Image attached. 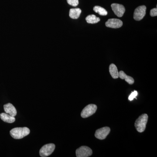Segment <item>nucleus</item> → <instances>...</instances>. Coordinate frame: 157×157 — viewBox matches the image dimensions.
Instances as JSON below:
<instances>
[{
    "mask_svg": "<svg viewBox=\"0 0 157 157\" xmlns=\"http://www.w3.org/2000/svg\"><path fill=\"white\" fill-rule=\"evenodd\" d=\"M55 147V145L53 144H48L44 145L39 151L40 156L45 157L50 155L53 153Z\"/></svg>",
    "mask_w": 157,
    "mask_h": 157,
    "instance_id": "obj_4",
    "label": "nucleus"
},
{
    "mask_svg": "<svg viewBox=\"0 0 157 157\" xmlns=\"http://www.w3.org/2000/svg\"><path fill=\"white\" fill-rule=\"evenodd\" d=\"M4 109L6 113L11 116L15 117L17 115V110L16 108L11 103H8L4 105Z\"/></svg>",
    "mask_w": 157,
    "mask_h": 157,
    "instance_id": "obj_10",
    "label": "nucleus"
},
{
    "mask_svg": "<svg viewBox=\"0 0 157 157\" xmlns=\"http://www.w3.org/2000/svg\"><path fill=\"white\" fill-rule=\"evenodd\" d=\"M106 27L113 29H118L121 27L123 22L121 20L116 18H111L107 20L105 23Z\"/></svg>",
    "mask_w": 157,
    "mask_h": 157,
    "instance_id": "obj_9",
    "label": "nucleus"
},
{
    "mask_svg": "<svg viewBox=\"0 0 157 157\" xmlns=\"http://www.w3.org/2000/svg\"><path fill=\"white\" fill-rule=\"evenodd\" d=\"M30 131L27 127L16 128L10 131V135L15 139H22L30 134Z\"/></svg>",
    "mask_w": 157,
    "mask_h": 157,
    "instance_id": "obj_1",
    "label": "nucleus"
},
{
    "mask_svg": "<svg viewBox=\"0 0 157 157\" xmlns=\"http://www.w3.org/2000/svg\"><path fill=\"white\" fill-rule=\"evenodd\" d=\"M146 7L144 6H139L134 11V18L136 21L141 20L146 14Z\"/></svg>",
    "mask_w": 157,
    "mask_h": 157,
    "instance_id": "obj_6",
    "label": "nucleus"
},
{
    "mask_svg": "<svg viewBox=\"0 0 157 157\" xmlns=\"http://www.w3.org/2000/svg\"><path fill=\"white\" fill-rule=\"evenodd\" d=\"M86 20L88 23L96 24L100 21V18L94 14H91L86 17Z\"/></svg>",
    "mask_w": 157,
    "mask_h": 157,
    "instance_id": "obj_15",
    "label": "nucleus"
},
{
    "mask_svg": "<svg viewBox=\"0 0 157 157\" xmlns=\"http://www.w3.org/2000/svg\"><path fill=\"white\" fill-rule=\"evenodd\" d=\"M109 72L110 75L113 78H117L119 77V72L117 68L114 64H111L109 67Z\"/></svg>",
    "mask_w": 157,
    "mask_h": 157,
    "instance_id": "obj_14",
    "label": "nucleus"
},
{
    "mask_svg": "<svg viewBox=\"0 0 157 157\" xmlns=\"http://www.w3.org/2000/svg\"><path fill=\"white\" fill-rule=\"evenodd\" d=\"M81 10L79 8L71 9L70 11V17L72 19H77L81 13Z\"/></svg>",
    "mask_w": 157,
    "mask_h": 157,
    "instance_id": "obj_13",
    "label": "nucleus"
},
{
    "mask_svg": "<svg viewBox=\"0 0 157 157\" xmlns=\"http://www.w3.org/2000/svg\"><path fill=\"white\" fill-rule=\"evenodd\" d=\"M148 117V115L146 113H144L140 115L136 120L135 125L137 132L141 133L145 131Z\"/></svg>",
    "mask_w": 157,
    "mask_h": 157,
    "instance_id": "obj_2",
    "label": "nucleus"
},
{
    "mask_svg": "<svg viewBox=\"0 0 157 157\" xmlns=\"http://www.w3.org/2000/svg\"><path fill=\"white\" fill-rule=\"evenodd\" d=\"M119 77L121 79H125V80L129 84H133L135 82L134 78L131 76L127 75L123 71H120L119 72Z\"/></svg>",
    "mask_w": 157,
    "mask_h": 157,
    "instance_id": "obj_12",
    "label": "nucleus"
},
{
    "mask_svg": "<svg viewBox=\"0 0 157 157\" xmlns=\"http://www.w3.org/2000/svg\"><path fill=\"white\" fill-rule=\"evenodd\" d=\"M0 118L3 121L8 123H13L15 121V117H14L11 116L8 113H2L0 114Z\"/></svg>",
    "mask_w": 157,
    "mask_h": 157,
    "instance_id": "obj_11",
    "label": "nucleus"
},
{
    "mask_svg": "<svg viewBox=\"0 0 157 157\" xmlns=\"http://www.w3.org/2000/svg\"><path fill=\"white\" fill-rule=\"evenodd\" d=\"M110 128L108 127H103L96 131L95 136L100 140H104L110 133Z\"/></svg>",
    "mask_w": 157,
    "mask_h": 157,
    "instance_id": "obj_7",
    "label": "nucleus"
},
{
    "mask_svg": "<svg viewBox=\"0 0 157 157\" xmlns=\"http://www.w3.org/2000/svg\"><path fill=\"white\" fill-rule=\"evenodd\" d=\"M137 94H138V93H137V91L135 90L134 91H133V92H132V94H130V95L129 96L128 98L129 101H133L135 98L136 99V97H137Z\"/></svg>",
    "mask_w": 157,
    "mask_h": 157,
    "instance_id": "obj_18",
    "label": "nucleus"
},
{
    "mask_svg": "<svg viewBox=\"0 0 157 157\" xmlns=\"http://www.w3.org/2000/svg\"><path fill=\"white\" fill-rule=\"evenodd\" d=\"M111 7L113 11L117 17H121L123 16L125 11V9L123 5L113 3L111 5Z\"/></svg>",
    "mask_w": 157,
    "mask_h": 157,
    "instance_id": "obj_8",
    "label": "nucleus"
},
{
    "mask_svg": "<svg viewBox=\"0 0 157 157\" xmlns=\"http://www.w3.org/2000/svg\"><path fill=\"white\" fill-rule=\"evenodd\" d=\"M68 4L70 6L76 7L78 5V0H67Z\"/></svg>",
    "mask_w": 157,
    "mask_h": 157,
    "instance_id": "obj_17",
    "label": "nucleus"
},
{
    "mask_svg": "<svg viewBox=\"0 0 157 157\" xmlns=\"http://www.w3.org/2000/svg\"><path fill=\"white\" fill-rule=\"evenodd\" d=\"M76 153L77 157H88L92 155L93 151L88 147L82 146L76 149Z\"/></svg>",
    "mask_w": 157,
    "mask_h": 157,
    "instance_id": "obj_5",
    "label": "nucleus"
},
{
    "mask_svg": "<svg viewBox=\"0 0 157 157\" xmlns=\"http://www.w3.org/2000/svg\"><path fill=\"white\" fill-rule=\"evenodd\" d=\"M97 106L95 104H89L82 109L81 113V116L83 118L89 117L93 115L96 112Z\"/></svg>",
    "mask_w": 157,
    "mask_h": 157,
    "instance_id": "obj_3",
    "label": "nucleus"
},
{
    "mask_svg": "<svg viewBox=\"0 0 157 157\" xmlns=\"http://www.w3.org/2000/svg\"><path fill=\"white\" fill-rule=\"evenodd\" d=\"M94 11L96 13H98L100 15L105 16L107 14V11L106 9L101 6H96L94 8Z\"/></svg>",
    "mask_w": 157,
    "mask_h": 157,
    "instance_id": "obj_16",
    "label": "nucleus"
},
{
    "mask_svg": "<svg viewBox=\"0 0 157 157\" xmlns=\"http://www.w3.org/2000/svg\"><path fill=\"white\" fill-rule=\"evenodd\" d=\"M150 15L151 17H155L157 15V9L154 8L152 9L150 11Z\"/></svg>",
    "mask_w": 157,
    "mask_h": 157,
    "instance_id": "obj_19",
    "label": "nucleus"
}]
</instances>
